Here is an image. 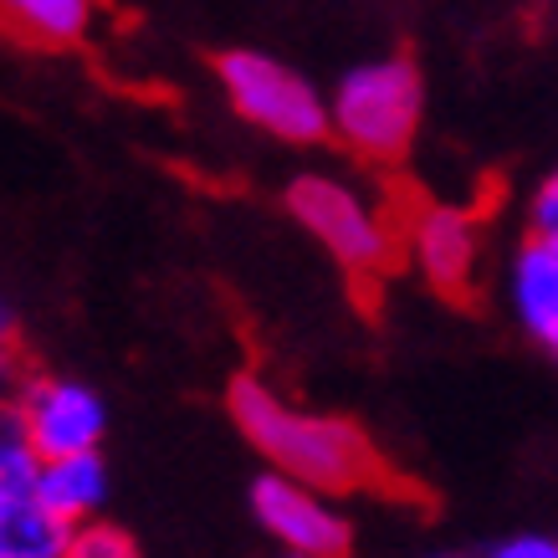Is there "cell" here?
<instances>
[{
	"label": "cell",
	"instance_id": "obj_14",
	"mask_svg": "<svg viewBox=\"0 0 558 558\" xmlns=\"http://www.w3.org/2000/svg\"><path fill=\"white\" fill-rule=\"evenodd\" d=\"M492 558H558V538H548V533H512V538L492 543Z\"/></svg>",
	"mask_w": 558,
	"mask_h": 558
},
{
	"label": "cell",
	"instance_id": "obj_4",
	"mask_svg": "<svg viewBox=\"0 0 558 558\" xmlns=\"http://www.w3.org/2000/svg\"><path fill=\"white\" fill-rule=\"evenodd\" d=\"M216 83L241 119L262 129V134L282 138V144H323V138H333L328 93H318L303 72H292L288 62H277L267 51L252 47L220 51Z\"/></svg>",
	"mask_w": 558,
	"mask_h": 558
},
{
	"label": "cell",
	"instance_id": "obj_8",
	"mask_svg": "<svg viewBox=\"0 0 558 558\" xmlns=\"http://www.w3.org/2000/svg\"><path fill=\"white\" fill-rule=\"evenodd\" d=\"M508 307L527 339L558 359V236L527 231L508 256Z\"/></svg>",
	"mask_w": 558,
	"mask_h": 558
},
{
	"label": "cell",
	"instance_id": "obj_7",
	"mask_svg": "<svg viewBox=\"0 0 558 558\" xmlns=\"http://www.w3.org/2000/svg\"><path fill=\"white\" fill-rule=\"evenodd\" d=\"M482 216L472 205L421 201L405 220V262L415 267L425 288L440 298H472L476 271H482Z\"/></svg>",
	"mask_w": 558,
	"mask_h": 558
},
{
	"label": "cell",
	"instance_id": "obj_9",
	"mask_svg": "<svg viewBox=\"0 0 558 558\" xmlns=\"http://www.w3.org/2000/svg\"><path fill=\"white\" fill-rule=\"evenodd\" d=\"M108 487H113V482H108L102 446H93V451H68V457H47L41 461V476H36V497L72 527L87 523V518H102Z\"/></svg>",
	"mask_w": 558,
	"mask_h": 558
},
{
	"label": "cell",
	"instance_id": "obj_6",
	"mask_svg": "<svg viewBox=\"0 0 558 558\" xmlns=\"http://www.w3.org/2000/svg\"><path fill=\"white\" fill-rule=\"evenodd\" d=\"M5 425H16L41 457H68V451H93L108 430V405L98 389L83 379H57V374H32L11 395Z\"/></svg>",
	"mask_w": 558,
	"mask_h": 558
},
{
	"label": "cell",
	"instance_id": "obj_11",
	"mask_svg": "<svg viewBox=\"0 0 558 558\" xmlns=\"http://www.w3.org/2000/svg\"><path fill=\"white\" fill-rule=\"evenodd\" d=\"M0 558H72V523L41 497L0 502Z\"/></svg>",
	"mask_w": 558,
	"mask_h": 558
},
{
	"label": "cell",
	"instance_id": "obj_12",
	"mask_svg": "<svg viewBox=\"0 0 558 558\" xmlns=\"http://www.w3.org/2000/svg\"><path fill=\"white\" fill-rule=\"evenodd\" d=\"M138 543L129 527L108 523V518H87L72 527V558H134Z\"/></svg>",
	"mask_w": 558,
	"mask_h": 558
},
{
	"label": "cell",
	"instance_id": "obj_13",
	"mask_svg": "<svg viewBox=\"0 0 558 558\" xmlns=\"http://www.w3.org/2000/svg\"><path fill=\"white\" fill-rule=\"evenodd\" d=\"M527 231H548L558 236V170L543 174L533 195H527Z\"/></svg>",
	"mask_w": 558,
	"mask_h": 558
},
{
	"label": "cell",
	"instance_id": "obj_1",
	"mask_svg": "<svg viewBox=\"0 0 558 558\" xmlns=\"http://www.w3.org/2000/svg\"><path fill=\"white\" fill-rule=\"evenodd\" d=\"M226 410L236 430L246 436L256 457L288 476H303L313 487L333 492H364L385 482V457L374 451V440L343 415H323V410H303L282 400L271 385H262L256 374H236L226 389Z\"/></svg>",
	"mask_w": 558,
	"mask_h": 558
},
{
	"label": "cell",
	"instance_id": "obj_2",
	"mask_svg": "<svg viewBox=\"0 0 558 558\" xmlns=\"http://www.w3.org/2000/svg\"><path fill=\"white\" fill-rule=\"evenodd\" d=\"M425 108V77L410 57H374L359 62L339 77V87L328 93V123L343 149L364 159V165H400L415 144Z\"/></svg>",
	"mask_w": 558,
	"mask_h": 558
},
{
	"label": "cell",
	"instance_id": "obj_3",
	"mask_svg": "<svg viewBox=\"0 0 558 558\" xmlns=\"http://www.w3.org/2000/svg\"><path fill=\"white\" fill-rule=\"evenodd\" d=\"M288 216L333 256L349 277H385L405 256V226L385 205L339 174L307 170L288 185Z\"/></svg>",
	"mask_w": 558,
	"mask_h": 558
},
{
	"label": "cell",
	"instance_id": "obj_5",
	"mask_svg": "<svg viewBox=\"0 0 558 558\" xmlns=\"http://www.w3.org/2000/svg\"><path fill=\"white\" fill-rule=\"evenodd\" d=\"M252 512L267 527V538H277V548L298 558H343L354 548V527L333 508V492L277 472V466H267L252 482Z\"/></svg>",
	"mask_w": 558,
	"mask_h": 558
},
{
	"label": "cell",
	"instance_id": "obj_10",
	"mask_svg": "<svg viewBox=\"0 0 558 558\" xmlns=\"http://www.w3.org/2000/svg\"><path fill=\"white\" fill-rule=\"evenodd\" d=\"M93 0H0V16L11 36L32 41V47H77L93 26Z\"/></svg>",
	"mask_w": 558,
	"mask_h": 558
}]
</instances>
